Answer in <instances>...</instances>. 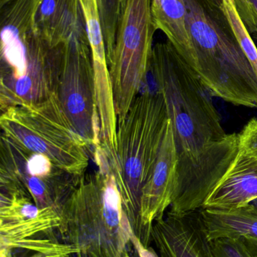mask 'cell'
Returning a JSON list of instances; mask_svg holds the SVG:
<instances>
[{
	"label": "cell",
	"instance_id": "cell-1",
	"mask_svg": "<svg viewBox=\"0 0 257 257\" xmlns=\"http://www.w3.org/2000/svg\"><path fill=\"white\" fill-rule=\"evenodd\" d=\"M146 75L164 93L178 152L168 211H199L236 157L238 134L225 132L209 92L168 41L154 45Z\"/></svg>",
	"mask_w": 257,
	"mask_h": 257
},
{
	"label": "cell",
	"instance_id": "cell-2",
	"mask_svg": "<svg viewBox=\"0 0 257 257\" xmlns=\"http://www.w3.org/2000/svg\"><path fill=\"white\" fill-rule=\"evenodd\" d=\"M41 0H9L1 6V111L57 94L63 45L52 47L36 23Z\"/></svg>",
	"mask_w": 257,
	"mask_h": 257
},
{
	"label": "cell",
	"instance_id": "cell-3",
	"mask_svg": "<svg viewBox=\"0 0 257 257\" xmlns=\"http://www.w3.org/2000/svg\"><path fill=\"white\" fill-rule=\"evenodd\" d=\"M98 172L83 175L60 211L57 230L76 257H122L136 238L122 205L108 156L94 154Z\"/></svg>",
	"mask_w": 257,
	"mask_h": 257
},
{
	"label": "cell",
	"instance_id": "cell-4",
	"mask_svg": "<svg viewBox=\"0 0 257 257\" xmlns=\"http://www.w3.org/2000/svg\"><path fill=\"white\" fill-rule=\"evenodd\" d=\"M193 45L187 65L211 96L257 108V75L222 8L205 0H184Z\"/></svg>",
	"mask_w": 257,
	"mask_h": 257
},
{
	"label": "cell",
	"instance_id": "cell-5",
	"mask_svg": "<svg viewBox=\"0 0 257 257\" xmlns=\"http://www.w3.org/2000/svg\"><path fill=\"white\" fill-rule=\"evenodd\" d=\"M168 120L167 102L160 89L137 94L125 117L118 119L117 146L110 163L137 238L142 189L153 170Z\"/></svg>",
	"mask_w": 257,
	"mask_h": 257
},
{
	"label": "cell",
	"instance_id": "cell-6",
	"mask_svg": "<svg viewBox=\"0 0 257 257\" xmlns=\"http://www.w3.org/2000/svg\"><path fill=\"white\" fill-rule=\"evenodd\" d=\"M2 135L21 147L48 157L69 173L83 176L89 147L75 131L57 94L42 102L2 111Z\"/></svg>",
	"mask_w": 257,
	"mask_h": 257
},
{
	"label": "cell",
	"instance_id": "cell-7",
	"mask_svg": "<svg viewBox=\"0 0 257 257\" xmlns=\"http://www.w3.org/2000/svg\"><path fill=\"white\" fill-rule=\"evenodd\" d=\"M156 30L152 0H125L109 63L118 119L128 113L144 81Z\"/></svg>",
	"mask_w": 257,
	"mask_h": 257
},
{
	"label": "cell",
	"instance_id": "cell-8",
	"mask_svg": "<svg viewBox=\"0 0 257 257\" xmlns=\"http://www.w3.org/2000/svg\"><path fill=\"white\" fill-rule=\"evenodd\" d=\"M0 189L30 196L39 208L61 209L81 177L56 166L48 157L33 152L1 135Z\"/></svg>",
	"mask_w": 257,
	"mask_h": 257
},
{
	"label": "cell",
	"instance_id": "cell-9",
	"mask_svg": "<svg viewBox=\"0 0 257 257\" xmlns=\"http://www.w3.org/2000/svg\"><path fill=\"white\" fill-rule=\"evenodd\" d=\"M57 95L75 131L89 148L101 145L92 51L85 27L77 30L63 45Z\"/></svg>",
	"mask_w": 257,
	"mask_h": 257
},
{
	"label": "cell",
	"instance_id": "cell-10",
	"mask_svg": "<svg viewBox=\"0 0 257 257\" xmlns=\"http://www.w3.org/2000/svg\"><path fill=\"white\" fill-rule=\"evenodd\" d=\"M178 157L172 123L169 117L162 143L150 176L142 189L139 241L145 248L152 242L155 222L165 215L175 199Z\"/></svg>",
	"mask_w": 257,
	"mask_h": 257
},
{
	"label": "cell",
	"instance_id": "cell-11",
	"mask_svg": "<svg viewBox=\"0 0 257 257\" xmlns=\"http://www.w3.org/2000/svg\"><path fill=\"white\" fill-rule=\"evenodd\" d=\"M152 241L158 257H215L199 211H167L152 226Z\"/></svg>",
	"mask_w": 257,
	"mask_h": 257
},
{
	"label": "cell",
	"instance_id": "cell-12",
	"mask_svg": "<svg viewBox=\"0 0 257 257\" xmlns=\"http://www.w3.org/2000/svg\"><path fill=\"white\" fill-rule=\"evenodd\" d=\"M257 199V157L240 147L233 163L203 208L230 209Z\"/></svg>",
	"mask_w": 257,
	"mask_h": 257
},
{
	"label": "cell",
	"instance_id": "cell-13",
	"mask_svg": "<svg viewBox=\"0 0 257 257\" xmlns=\"http://www.w3.org/2000/svg\"><path fill=\"white\" fill-rule=\"evenodd\" d=\"M199 213L211 241L220 238L239 239L257 256V199L239 208H202Z\"/></svg>",
	"mask_w": 257,
	"mask_h": 257
},
{
	"label": "cell",
	"instance_id": "cell-14",
	"mask_svg": "<svg viewBox=\"0 0 257 257\" xmlns=\"http://www.w3.org/2000/svg\"><path fill=\"white\" fill-rule=\"evenodd\" d=\"M36 23L41 36L52 47L64 45L85 27L78 0H41Z\"/></svg>",
	"mask_w": 257,
	"mask_h": 257
},
{
	"label": "cell",
	"instance_id": "cell-15",
	"mask_svg": "<svg viewBox=\"0 0 257 257\" xmlns=\"http://www.w3.org/2000/svg\"><path fill=\"white\" fill-rule=\"evenodd\" d=\"M152 14L157 30L164 33L167 41L188 63L192 57L193 45L184 0H152Z\"/></svg>",
	"mask_w": 257,
	"mask_h": 257
},
{
	"label": "cell",
	"instance_id": "cell-16",
	"mask_svg": "<svg viewBox=\"0 0 257 257\" xmlns=\"http://www.w3.org/2000/svg\"><path fill=\"white\" fill-rule=\"evenodd\" d=\"M60 224V212L52 208H43L41 214L34 218L0 223V249L13 251L21 243L58 229Z\"/></svg>",
	"mask_w": 257,
	"mask_h": 257
},
{
	"label": "cell",
	"instance_id": "cell-17",
	"mask_svg": "<svg viewBox=\"0 0 257 257\" xmlns=\"http://www.w3.org/2000/svg\"><path fill=\"white\" fill-rule=\"evenodd\" d=\"M222 9L229 21L235 38L242 48L257 75V48L256 42L241 21L233 0H222Z\"/></svg>",
	"mask_w": 257,
	"mask_h": 257
},
{
	"label": "cell",
	"instance_id": "cell-18",
	"mask_svg": "<svg viewBox=\"0 0 257 257\" xmlns=\"http://www.w3.org/2000/svg\"><path fill=\"white\" fill-rule=\"evenodd\" d=\"M215 257H257L242 241L220 238L211 241Z\"/></svg>",
	"mask_w": 257,
	"mask_h": 257
},
{
	"label": "cell",
	"instance_id": "cell-19",
	"mask_svg": "<svg viewBox=\"0 0 257 257\" xmlns=\"http://www.w3.org/2000/svg\"><path fill=\"white\" fill-rule=\"evenodd\" d=\"M237 12L251 36L257 35V0H233Z\"/></svg>",
	"mask_w": 257,
	"mask_h": 257
},
{
	"label": "cell",
	"instance_id": "cell-20",
	"mask_svg": "<svg viewBox=\"0 0 257 257\" xmlns=\"http://www.w3.org/2000/svg\"><path fill=\"white\" fill-rule=\"evenodd\" d=\"M238 136L240 147L257 157V119L249 120Z\"/></svg>",
	"mask_w": 257,
	"mask_h": 257
},
{
	"label": "cell",
	"instance_id": "cell-21",
	"mask_svg": "<svg viewBox=\"0 0 257 257\" xmlns=\"http://www.w3.org/2000/svg\"><path fill=\"white\" fill-rule=\"evenodd\" d=\"M205 1L214 7L222 8V4H223L222 0H205Z\"/></svg>",
	"mask_w": 257,
	"mask_h": 257
},
{
	"label": "cell",
	"instance_id": "cell-22",
	"mask_svg": "<svg viewBox=\"0 0 257 257\" xmlns=\"http://www.w3.org/2000/svg\"><path fill=\"white\" fill-rule=\"evenodd\" d=\"M252 37H253V40H254L255 42H256L257 43V35H254V36H252Z\"/></svg>",
	"mask_w": 257,
	"mask_h": 257
},
{
	"label": "cell",
	"instance_id": "cell-23",
	"mask_svg": "<svg viewBox=\"0 0 257 257\" xmlns=\"http://www.w3.org/2000/svg\"><path fill=\"white\" fill-rule=\"evenodd\" d=\"M9 1V0H1V4H0V6H2V5L4 4V3H6V2Z\"/></svg>",
	"mask_w": 257,
	"mask_h": 257
}]
</instances>
